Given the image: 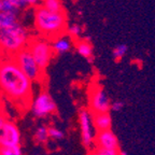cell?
<instances>
[{
  "label": "cell",
  "instance_id": "9",
  "mask_svg": "<svg viewBox=\"0 0 155 155\" xmlns=\"http://www.w3.org/2000/svg\"><path fill=\"white\" fill-rule=\"evenodd\" d=\"M21 144V133L14 122L7 120L0 134V147Z\"/></svg>",
  "mask_w": 155,
  "mask_h": 155
},
{
  "label": "cell",
  "instance_id": "13",
  "mask_svg": "<svg viewBox=\"0 0 155 155\" xmlns=\"http://www.w3.org/2000/svg\"><path fill=\"white\" fill-rule=\"evenodd\" d=\"M74 46L77 53L80 56H82L83 58H85L88 63L92 64L95 61L94 48H93V44L91 41H87L85 39L79 40V41H75Z\"/></svg>",
  "mask_w": 155,
  "mask_h": 155
},
{
  "label": "cell",
  "instance_id": "27",
  "mask_svg": "<svg viewBox=\"0 0 155 155\" xmlns=\"http://www.w3.org/2000/svg\"><path fill=\"white\" fill-rule=\"evenodd\" d=\"M119 155H127V153H126L125 151H121V150H120Z\"/></svg>",
  "mask_w": 155,
  "mask_h": 155
},
{
  "label": "cell",
  "instance_id": "23",
  "mask_svg": "<svg viewBox=\"0 0 155 155\" xmlns=\"http://www.w3.org/2000/svg\"><path fill=\"white\" fill-rule=\"evenodd\" d=\"M124 106H125L124 101H121V100H115V101H113L111 104L110 110H112V111H114V112H119L123 109Z\"/></svg>",
  "mask_w": 155,
  "mask_h": 155
},
{
  "label": "cell",
  "instance_id": "29",
  "mask_svg": "<svg viewBox=\"0 0 155 155\" xmlns=\"http://www.w3.org/2000/svg\"><path fill=\"white\" fill-rule=\"evenodd\" d=\"M36 155H38V154H36Z\"/></svg>",
  "mask_w": 155,
  "mask_h": 155
},
{
  "label": "cell",
  "instance_id": "28",
  "mask_svg": "<svg viewBox=\"0 0 155 155\" xmlns=\"http://www.w3.org/2000/svg\"><path fill=\"white\" fill-rule=\"evenodd\" d=\"M1 7H2V0H0V11H1Z\"/></svg>",
  "mask_w": 155,
  "mask_h": 155
},
{
  "label": "cell",
  "instance_id": "20",
  "mask_svg": "<svg viewBox=\"0 0 155 155\" xmlns=\"http://www.w3.org/2000/svg\"><path fill=\"white\" fill-rule=\"evenodd\" d=\"M120 150L121 149L114 150V149H100L95 147V149L90 151L88 155H119Z\"/></svg>",
  "mask_w": 155,
  "mask_h": 155
},
{
  "label": "cell",
  "instance_id": "17",
  "mask_svg": "<svg viewBox=\"0 0 155 155\" xmlns=\"http://www.w3.org/2000/svg\"><path fill=\"white\" fill-rule=\"evenodd\" d=\"M82 32H83V28L80 24L72 23V24H70V25H67L66 34L69 37H71L72 39H78L82 35Z\"/></svg>",
  "mask_w": 155,
  "mask_h": 155
},
{
  "label": "cell",
  "instance_id": "22",
  "mask_svg": "<svg viewBox=\"0 0 155 155\" xmlns=\"http://www.w3.org/2000/svg\"><path fill=\"white\" fill-rule=\"evenodd\" d=\"M8 1L11 2L14 7H16L19 10H24L31 7L30 0H8Z\"/></svg>",
  "mask_w": 155,
  "mask_h": 155
},
{
  "label": "cell",
  "instance_id": "21",
  "mask_svg": "<svg viewBox=\"0 0 155 155\" xmlns=\"http://www.w3.org/2000/svg\"><path fill=\"white\" fill-rule=\"evenodd\" d=\"M48 130V138H52L54 140H61L64 138V131L57 127H50Z\"/></svg>",
  "mask_w": 155,
  "mask_h": 155
},
{
  "label": "cell",
  "instance_id": "24",
  "mask_svg": "<svg viewBox=\"0 0 155 155\" xmlns=\"http://www.w3.org/2000/svg\"><path fill=\"white\" fill-rule=\"evenodd\" d=\"M8 117L2 111H0V134H1V130H2L3 126H5V122H7Z\"/></svg>",
  "mask_w": 155,
  "mask_h": 155
},
{
  "label": "cell",
  "instance_id": "6",
  "mask_svg": "<svg viewBox=\"0 0 155 155\" xmlns=\"http://www.w3.org/2000/svg\"><path fill=\"white\" fill-rule=\"evenodd\" d=\"M29 107L32 114L37 117H45L56 112L55 101L53 100L51 95L45 91H42L37 94V96H35V98L31 99Z\"/></svg>",
  "mask_w": 155,
  "mask_h": 155
},
{
  "label": "cell",
  "instance_id": "16",
  "mask_svg": "<svg viewBox=\"0 0 155 155\" xmlns=\"http://www.w3.org/2000/svg\"><path fill=\"white\" fill-rule=\"evenodd\" d=\"M40 5H42L45 9L50 10V11H64L63 2L61 0H41Z\"/></svg>",
  "mask_w": 155,
  "mask_h": 155
},
{
  "label": "cell",
  "instance_id": "7",
  "mask_svg": "<svg viewBox=\"0 0 155 155\" xmlns=\"http://www.w3.org/2000/svg\"><path fill=\"white\" fill-rule=\"evenodd\" d=\"M79 123H80L83 144L87 149H91L94 145L96 129L93 125L92 111L90 109H82L79 112Z\"/></svg>",
  "mask_w": 155,
  "mask_h": 155
},
{
  "label": "cell",
  "instance_id": "18",
  "mask_svg": "<svg viewBox=\"0 0 155 155\" xmlns=\"http://www.w3.org/2000/svg\"><path fill=\"white\" fill-rule=\"evenodd\" d=\"M35 139L39 143H45L48 140V130L46 126H39L35 133Z\"/></svg>",
  "mask_w": 155,
  "mask_h": 155
},
{
  "label": "cell",
  "instance_id": "26",
  "mask_svg": "<svg viewBox=\"0 0 155 155\" xmlns=\"http://www.w3.org/2000/svg\"><path fill=\"white\" fill-rule=\"evenodd\" d=\"M3 110V99H2V95L0 94V111Z\"/></svg>",
  "mask_w": 155,
  "mask_h": 155
},
{
  "label": "cell",
  "instance_id": "12",
  "mask_svg": "<svg viewBox=\"0 0 155 155\" xmlns=\"http://www.w3.org/2000/svg\"><path fill=\"white\" fill-rule=\"evenodd\" d=\"M92 120L96 133L111 129L112 117L110 112H92Z\"/></svg>",
  "mask_w": 155,
  "mask_h": 155
},
{
  "label": "cell",
  "instance_id": "15",
  "mask_svg": "<svg viewBox=\"0 0 155 155\" xmlns=\"http://www.w3.org/2000/svg\"><path fill=\"white\" fill-rule=\"evenodd\" d=\"M127 52H128V45L126 43H119L112 50V57L115 61H120L127 54Z\"/></svg>",
  "mask_w": 155,
  "mask_h": 155
},
{
  "label": "cell",
  "instance_id": "5",
  "mask_svg": "<svg viewBox=\"0 0 155 155\" xmlns=\"http://www.w3.org/2000/svg\"><path fill=\"white\" fill-rule=\"evenodd\" d=\"M15 63L17 64L21 70L32 81V82H39L43 81L44 79V70L39 67L38 64L35 61L34 56L31 55L28 48H22L21 51L13 55Z\"/></svg>",
  "mask_w": 155,
  "mask_h": 155
},
{
  "label": "cell",
  "instance_id": "2",
  "mask_svg": "<svg viewBox=\"0 0 155 155\" xmlns=\"http://www.w3.org/2000/svg\"><path fill=\"white\" fill-rule=\"evenodd\" d=\"M34 24L38 34L51 41L55 37L66 32L68 19L64 11H50L38 5L35 8Z\"/></svg>",
  "mask_w": 155,
  "mask_h": 155
},
{
  "label": "cell",
  "instance_id": "14",
  "mask_svg": "<svg viewBox=\"0 0 155 155\" xmlns=\"http://www.w3.org/2000/svg\"><path fill=\"white\" fill-rule=\"evenodd\" d=\"M21 10H1L0 11V28H5L19 22Z\"/></svg>",
  "mask_w": 155,
  "mask_h": 155
},
{
  "label": "cell",
  "instance_id": "11",
  "mask_svg": "<svg viewBox=\"0 0 155 155\" xmlns=\"http://www.w3.org/2000/svg\"><path fill=\"white\" fill-rule=\"evenodd\" d=\"M51 46L54 54H65L72 48V38L66 32L55 37L51 40Z\"/></svg>",
  "mask_w": 155,
  "mask_h": 155
},
{
  "label": "cell",
  "instance_id": "8",
  "mask_svg": "<svg viewBox=\"0 0 155 155\" xmlns=\"http://www.w3.org/2000/svg\"><path fill=\"white\" fill-rule=\"evenodd\" d=\"M90 110L92 112H110L111 102L101 85H94L90 91Z\"/></svg>",
  "mask_w": 155,
  "mask_h": 155
},
{
  "label": "cell",
  "instance_id": "1",
  "mask_svg": "<svg viewBox=\"0 0 155 155\" xmlns=\"http://www.w3.org/2000/svg\"><path fill=\"white\" fill-rule=\"evenodd\" d=\"M0 56V94L24 109L32 99V81L21 70L13 56Z\"/></svg>",
  "mask_w": 155,
  "mask_h": 155
},
{
  "label": "cell",
  "instance_id": "10",
  "mask_svg": "<svg viewBox=\"0 0 155 155\" xmlns=\"http://www.w3.org/2000/svg\"><path fill=\"white\" fill-rule=\"evenodd\" d=\"M94 145L100 149H114V150L120 149L119 139L111 129L97 131L95 135Z\"/></svg>",
  "mask_w": 155,
  "mask_h": 155
},
{
  "label": "cell",
  "instance_id": "3",
  "mask_svg": "<svg viewBox=\"0 0 155 155\" xmlns=\"http://www.w3.org/2000/svg\"><path fill=\"white\" fill-rule=\"evenodd\" d=\"M31 36L21 22L5 28H0V53L13 56L26 48Z\"/></svg>",
  "mask_w": 155,
  "mask_h": 155
},
{
  "label": "cell",
  "instance_id": "25",
  "mask_svg": "<svg viewBox=\"0 0 155 155\" xmlns=\"http://www.w3.org/2000/svg\"><path fill=\"white\" fill-rule=\"evenodd\" d=\"M30 2H31V7H36L41 2V0H30Z\"/></svg>",
  "mask_w": 155,
  "mask_h": 155
},
{
  "label": "cell",
  "instance_id": "4",
  "mask_svg": "<svg viewBox=\"0 0 155 155\" xmlns=\"http://www.w3.org/2000/svg\"><path fill=\"white\" fill-rule=\"evenodd\" d=\"M27 48L34 56L35 61L42 70H45L48 64L51 63L53 57V50L51 46V41L42 36L31 37L29 40Z\"/></svg>",
  "mask_w": 155,
  "mask_h": 155
},
{
  "label": "cell",
  "instance_id": "19",
  "mask_svg": "<svg viewBox=\"0 0 155 155\" xmlns=\"http://www.w3.org/2000/svg\"><path fill=\"white\" fill-rule=\"evenodd\" d=\"M0 155H23L21 144L10 145V147H0Z\"/></svg>",
  "mask_w": 155,
  "mask_h": 155
}]
</instances>
